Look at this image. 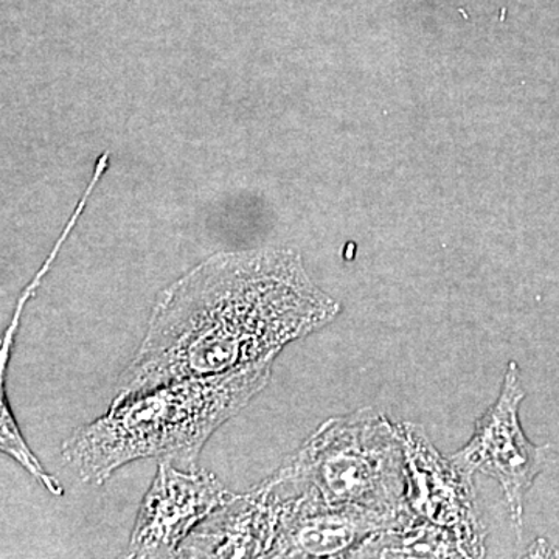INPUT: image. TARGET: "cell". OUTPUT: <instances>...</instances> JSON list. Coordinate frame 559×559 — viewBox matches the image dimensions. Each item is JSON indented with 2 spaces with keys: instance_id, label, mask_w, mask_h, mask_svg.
Returning <instances> with one entry per match:
<instances>
[{
  "instance_id": "cell-1",
  "label": "cell",
  "mask_w": 559,
  "mask_h": 559,
  "mask_svg": "<svg viewBox=\"0 0 559 559\" xmlns=\"http://www.w3.org/2000/svg\"><path fill=\"white\" fill-rule=\"evenodd\" d=\"M340 311L289 250L210 257L160 294L114 401L274 364L286 345L329 325Z\"/></svg>"
},
{
  "instance_id": "cell-2",
  "label": "cell",
  "mask_w": 559,
  "mask_h": 559,
  "mask_svg": "<svg viewBox=\"0 0 559 559\" xmlns=\"http://www.w3.org/2000/svg\"><path fill=\"white\" fill-rule=\"evenodd\" d=\"M272 364L187 378L121 401L62 444V459L87 484L140 459L194 463L212 433L270 384Z\"/></svg>"
},
{
  "instance_id": "cell-3",
  "label": "cell",
  "mask_w": 559,
  "mask_h": 559,
  "mask_svg": "<svg viewBox=\"0 0 559 559\" xmlns=\"http://www.w3.org/2000/svg\"><path fill=\"white\" fill-rule=\"evenodd\" d=\"M271 480L311 506L356 511L389 528L415 518L399 426L377 407L326 419Z\"/></svg>"
},
{
  "instance_id": "cell-4",
  "label": "cell",
  "mask_w": 559,
  "mask_h": 559,
  "mask_svg": "<svg viewBox=\"0 0 559 559\" xmlns=\"http://www.w3.org/2000/svg\"><path fill=\"white\" fill-rule=\"evenodd\" d=\"M524 399L520 366L511 360L498 400L477 419L468 443L451 455L466 476L480 473L499 481L520 538L525 496L543 473L550 448L549 444L536 447L525 436L520 419Z\"/></svg>"
},
{
  "instance_id": "cell-5",
  "label": "cell",
  "mask_w": 559,
  "mask_h": 559,
  "mask_svg": "<svg viewBox=\"0 0 559 559\" xmlns=\"http://www.w3.org/2000/svg\"><path fill=\"white\" fill-rule=\"evenodd\" d=\"M396 426L406 459L412 513L454 533L468 558L484 557L487 533L476 513L473 477L436 450L423 426L409 421Z\"/></svg>"
},
{
  "instance_id": "cell-6",
  "label": "cell",
  "mask_w": 559,
  "mask_h": 559,
  "mask_svg": "<svg viewBox=\"0 0 559 559\" xmlns=\"http://www.w3.org/2000/svg\"><path fill=\"white\" fill-rule=\"evenodd\" d=\"M234 498L207 471H179L171 460H162L140 506L130 557L178 558L190 533Z\"/></svg>"
},
{
  "instance_id": "cell-7",
  "label": "cell",
  "mask_w": 559,
  "mask_h": 559,
  "mask_svg": "<svg viewBox=\"0 0 559 559\" xmlns=\"http://www.w3.org/2000/svg\"><path fill=\"white\" fill-rule=\"evenodd\" d=\"M282 513L283 499L264 479L201 522L183 540L178 558H267Z\"/></svg>"
},
{
  "instance_id": "cell-8",
  "label": "cell",
  "mask_w": 559,
  "mask_h": 559,
  "mask_svg": "<svg viewBox=\"0 0 559 559\" xmlns=\"http://www.w3.org/2000/svg\"><path fill=\"white\" fill-rule=\"evenodd\" d=\"M272 487L283 499V513L267 558H352L364 539L389 528L367 514L311 506Z\"/></svg>"
},
{
  "instance_id": "cell-9",
  "label": "cell",
  "mask_w": 559,
  "mask_h": 559,
  "mask_svg": "<svg viewBox=\"0 0 559 559\" xmlns=\"http://www.w3.org/2000/svg\"><path fill=\"white\" fill-rule=\"evenodd\" d=\"M468 558L454 533L414 520L362 540L352 558Z\"/></svg>"
}]
</instances>
